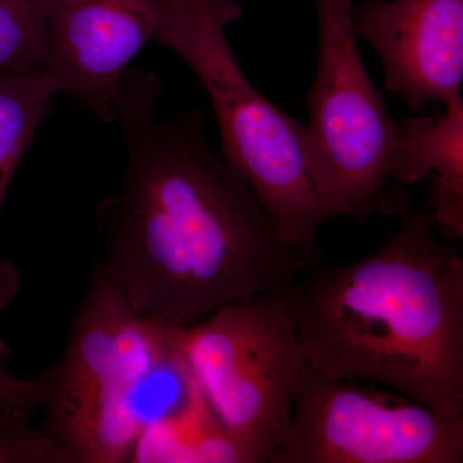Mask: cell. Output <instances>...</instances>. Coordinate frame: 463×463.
Here are the masks:
<instances>
[{
	"label": "cell",
	"instance_id": "obj_1",
	"mask_svg": "<svg viewBox=\"0 0 463 463\" xmlns=\"http://www.w3.org/2000/svg\"><path fill=\"white\" fill-rule=\"evenodd\" d=\"M156 76L128 69L116 109L123 187L97 207L103 269L137 315L183 330L294 281L321 258L286 245L245 179L216 155L194 106L155 118Z\"/></svg>",
	"mask_w": 463,
	"mask_h": 463
},
{
	"label": "cell",
	"instance_id": "obj_2",
	"mask_svg": "<svg viewBox=\"0 0 463 463\" xmlns=\"http://www.w3.org/2000/svg\"><path fill=\"white\" fill-rule=\"evenodd\" d=\"M399 230L352 264L318 265L283 286L307 364L463 416V259L404 194Z\"/></svg>",
	"mask_w": 463,
	"mask_h": 463
},
{
	"label": "cell",
	"instance_id": "obj_3",
	"mask_svg": "<svg viewBox=\"0 0 463 463\" xmlns=\"http://www.w3.org/2000/svg\"><path fill=\"white\" fill-rule=\"evenodd\" d=\"M181 330L137 315L99 263L62 356L41 374L42 430L71 463L129 462L143 432L190 410Z\"/></svg>",
	"mask_w": 463,
	"mask_h": 463
},
{
	"label": "cell",
	"instance_id": "obj_4",
	"mask_svg": "<svg viewBox=\"0 0 463 463\" xmlns=\"http://www.w3.org/2000/svg\"><path fill=\"white\" fill-rule=\"evenodd\" d=\"M242 16L236 0H166L156 42L174 52L206 90L222 157L263 203L279 239L322 258L317 232L335 218L307 167L304 124L250 83L225 29Z\"/></svg>",
	"mask_w": 463,
	"mask_h": 463
},
{
	"label": "cell",
	"instance_id": "obj_5",
	"mask_svg": "<svg viewBox=\"0 0 463 463\" xmlns=\"http://www.w3.org/2000/svg\"><path fill=\"white\" fill-rule=\"evenodd\" d=\"M201 403L243 462L273 463L288 440L307 359L282 289L222 307L179 334Z\"/></svg>",
	"mask_w": 463,
	"mask_h": 463
},
{
	"label": "cell",
	"instance_id": "obj_6",
	"mask_svg": "<svg viewBox=\"0 0 463 463\" xmlns=\"http://www.w3.org/2000/svg\"><path fill=\"white\" fill-rule=\"evenodd\" d=\"M318 65L304 97V141L310 175L335 218L362 223L390 183L395 123L365 69L353 32L354 0H313Z\"/></svg>",
	"mask_w": 463,
	"mask_h": 463
},
{
	"label": "cell",
	"instance_id": "obj_7",
	"mask_svg": "<svg viewBox=\"0 0 463 463\" xmlns=\"http://www.w3.org/2000/svg\"><path fill=\"white\" fill-rule=\"evenodd\" d=\"M463 416H446L397 390L304 368L291 430L273 463H462Z\"/></svg>",
	"mask_w": 463,
	"mask_h": 463
},
{
	"label": "cell",
	"instance_id": "obj_8",
	"mask_svg": "<svg viewBox=\"0 0 463 463\" xmlns=\"http://www.w3.org/2000/svg\"><path fill=\"white\" fill-rule=\"evenodd\" d=\"M165 17L166 0H48L45 72L58 93L112 123L125 72Z\"/></svg>",
	"mask_w": 463,
	"mask_h": 463
},
{
	"label": "cell",
	"instance_id": "obj_9",
	"mask_svg": "<svg viewBox=\"0 0 463 463\" xmlns=\"http://www.w3.org/2000/svg\"><path fill=\"white\" fill-rule=\"evenodd\" d=\"M350 18L379 54L385 90L412 111L461 97L463 0H365Z\"/></svg>",
	"mask_w": 463,
	"mask_h": 463
},
{
	"label": "cell",
	"instance_id": "obj_10",
	"mask_svg": "<svg viewBox=\"0 0 463 463\" xmlns=\"http://www.w3.org/2000/svg\"><path fill=\"white\" fill-rule=\"evenodd\" d=\"M434 116L395 123L390 181L411 185L430 179L431 218L456 239L463 237V99L444 103Z\"/></svg>",
	"mask_w": 463,
	"mask_h": 463
},
{
	"label": "cell",
	"instance_id": "obj_11",
	"mask_svg": "<svg viewBox=\"0 0 463 463\" xmlns=\"http://www.w3.org/2000/svg\"><path fill=\"white\" fill-rule=\"evenodd\" d=\"M58 94L47 72L3 74L0 72V215L14 174L35 139L39 128ZM20 279L16 268L0 259V303L16 295Z\"/></svg>",
	"mask_w": 463,
	"mask_h": 463
},
{
	"label": "cell",
	"instance_id": "obj_12",
	"mask_svg": "<svg viewBox=\"0 0 463 463\" xmlns=\"http://www.w3.org/2000/svg\"><path fill=\"white\" fill-rule=\"evenodd\" d=\"M48 0H0V72L47 71Z\"/></svg>",
	"mask_w": 463,
	"mask_h": 463
},
{
	"label": "cell",
	"instance_id": "obj_13",
	"mask_svg": "<svg viewBox=\"0 0 463 463\" xmlns=\"http://www.w3.org/2000/svg\"><path fill=\"white\" fill-rule=\"evenodd\" d=\"M0 463H71L53 439L30 421L0 423Z\"/></svg>",
	"mask_w": 463,
	"mask_h": 463
},
{
	"label": "cell",
	"instance_id": "obj_14",
	"mask_svg": "<svg viewBox=\"0 0 463 463\" xmlns=\"http://www.w3.org/2000/svg\"><path fill=\"white\" fill-rule=\"evenodd\" d=\"M9 347L0 337V423L30 421L32 414L44 404V385L41 376H14L9 371Z\"/></svg>",
	"mask_w": 463,
	"mask_h": 463
},
{
	"label": "cell",
	"instance_id": "obj_15",
	"mask_svg": "<svg viewBox=\"0 0 463 463\" xmlns=\"http://www.w3.org/2000/svg\"></svg>",
	"mask_w": 463,
	"mask_h": 463
}]
</instances>
